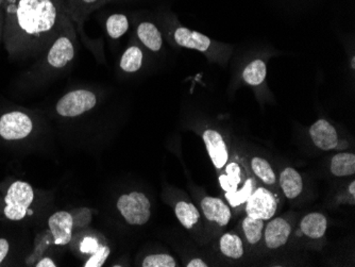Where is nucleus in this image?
I'll use <instances>...</instances> for the list:
<instances>
[{
	"label": "nucleus",
	"mask_w": 355,
	"mask_h": 267,
	"mask_svg": "<svg viewBox=\"0 0 355 267\" xmlns=\"http://www.w3.org/2000/svg\"><path fill=\"white\" fill-rule=\"evenodd\" d=\"M291 233L292 226L286 219L283 217L269 219V223L265 226L263 233L267 248L275 250L284 246L288 242Z\"/></svg>",
	"instance_id": "9b49d317"
},
{
	"label": "nucleus",
	"mask_w": 355,
	"mask_h": 267,
	"mask_svg": "<svg viewBox=\"0 0 355 267\" xmlns=\"http://www.w3.org/2000/svg\"><path fill=\"white\" fill-rule=\"evenodd\" d=\"M219 250L223 256L231 260H239L245 254L244 243L239 235L225 233L219 239Z\"/></svg>",
	"instance_id": "a211bd4d"
},
{
	"label": "nucleus",
	"mask_w": 355,
	"mask_h": 267,
	"mask_svg": "<svg viewBox=\"0 0 355 267\" xmlns=\"http://www.w3.org/2000/svg\"><path fill=\"white\" fill-rule=\"evenodd\" d=\"M245 205L247 216L262 219L264 222L272 218L278 210L276 197L264 187H259L253 191Z\"/></svg>",
	"instance_id": "6e6552de"
},
{
	"label": "nucleus",
	"mask_w": 355,
	"mask_h": 267,
	"mask_svg": "<svg viewBox=\"0 0 355 267\" xmlns=\"http://www.w3.org/2000/svg\"><path fill=\"white\" fill-rule=\"evenodd\" d=\"M251 169L257 178L261 179L266 185H273L277 182L276 175L270 163L260 157H254L251 160Z\"/></svg>",
	"instance_id": "a878e982"
},
{
	"label": "nucleus",
	"mask_w": 355,
	"mask_h": 267,
	"mask_svg": "<svg viewBox=\"0 0 355 267\" xmlns=\"http://www.w3.org/2000/svg\"><path fill=\"white\" fill-rule=\"evenodd\" d=\"M163 19L171 27H173V31H171V39L175 42V45L180 46L183 49H193V51L203 53H209L212 49V40L207 35L178 24L175 17H173V15H171V19H173V24L171 23L169 14H166L165 17H163Z\"/></svg>",
	"instance_id": "0eeeda50"
},
{
	"label": "nucleus",
	"mask_w": 355,
	"mask_h": 267,
	"mask_svg": "<svg viewBox=\"0 0 355 267\" xmlns=\"http://www.w3.org/2000/svg\"><path fill=\"white\" fill-rule=\"evenodd\" d=\"M327 228H328V221L327 217L321 213L314 212L305 215L300 223L301 232L313 240L324 238Z\"/></svg>",
	"instance_id": "dca6fc26"
},
{
	"label": "nucleus",
	"mask_w": 355,
	"mask_h": 267,
	"mask_svg": "<svg viewBox=\"0 0 355 267\" xmlns=\"http://www.w3.org/2000/svg\"><path fill=\"white\" fill-rule=\"evenodd\" d=\"M309 133L315 146L321 150H332L338 145L336 129L326 119H318L316 123H313Z\"/></svg>",
	"instance_id": "ddd939ff"
},
{
	"label": "nucleus",
	"mask_w": 355,
	"mask_h": 267,
	"mask_svg": "<svg viewBox=\"0 0 355 267\" xmlns=\"http://www.w3.org/2000/svg\"><path fill=\"white\" fill-rule=\"evenodd\" d=\"M187 267H207V263L205 261L201 260V259L196 258L189 261L187 265Z\"/></svg>",
	"instance_id": "473e14b6"
},
{
	"label": "nucleus",
	"mask_w": 355,
	"mask_h": 267,
	"mask_svg": "<svg viewBox=\"0 0 355 267\" xmlns=\"http://www.w3.org/2000/svg\"><path fill=\"white\" fill-rule=\"evenodd\" d=\"M130 28L129 17L123 13L111 14L105 21V30L112 40L121 39Z\"/></svg>",
	"instance_id": "393cba45"
},
{
	"label": "nucleus",
	"mask_w": 355,
	"mask_h": 267,
	"mask_svg": "<svg viewBox=\"0 0 355 267\" xmlns=\"http://www.w3.org/2000/svg\"><path fill=\"white\" fill-rule=\"evenodd\" d=\"M117 210L128 224L144 226L150 219L151 203L144 193H128L119 196Z\"/></svg>",
	"instance_id": "39448f33"
},
{
	"label": "nucleus",
	"mask_w": 355,
	"mask_h": 267,
	"mask_svg": "<svg viewBox=\"0 0 355 267\" xmlns=\"http://www.w3.org/2000/svg\"><path fill=\"white\" fill-rule=\"evenodd\" d=\"M355 58L353 57L352 58V62H351V65H352V69H355V65H354V63H355Z\"/></svg>",
	"instance_id": "e433bc0d"
},
{
	"label": "nucleus",
	"mask_w": 355,
	"mask_h": 267,
	"mask_svg": "<svg viewBox=\"0 0 355 267\" xmlns=\"http://www.w3.org/2000/svg\"><path fill=\"white\" fill-rule=\"evenodd\" d=\"M253 191H254V181H253V179L248 178L246 182L244 183V185L235 194H233L232 196L227 197V200L230 203L231 206L236 208V207L246 203L250 195L252 194Z\"/></svg>",
	"instance_id": "bb28decb"
},
{
	"label": "nucleus",
	"mask_w": 355,
	"mask_h": 267,
	"mask_svg": "<svg viewBox=\"0 0 355 267\" xmlns=\"http://www.w3.org/2000/svg\"><path fill=\"white\" fill-rule=\"evenodd\" d=\"M98 97L89 89H76L65 94L58 101L55 112L65 119L81 117L95 109Z\"/></svg>",
	"instance_id": "20e7f679"
},
{
	"label": "nucleus",
	"mask_w": 355,
	"mask_h": 267,
	"mask_svg": "<svg viewBox=\"0 0 355 267\" xmlns=\"http://www.w3.org/2000/svg\"><path fill=\"white\" fill-rule=\"evenodd\" d=\"M103 245L99 244L98 241L94 238H87L80 244V250L85 254H95Z\"/></svg>",
	"instance_id": "c756f323"
},
{
	"label": "nucleus",
	"mask_w": 355,
	"mask_h": 267,
	"mask_svg": "<svg viewBox=\"0 0 355 267\" xmlns=\"http://www.w3.org/2000/svg\"><path fill=\"white\" fill-rule=\"evenodd\" d=\"M3 0H0V45L3 44Z\"/></svg>",
	"instance_id": "72a5a7b5"
},
{
	"label": "nucleus",
	"mask_w": 355,
	"mask_h": 267,
	"mask_svg": "<svg viewBox=\"0 0 355 267\" xmlns=\"http://www.w3.org/2000/svg\"><path fill=\"white\" fill-rule=\"evenodd\" d=\"M266 63L263 60H253L243 71V80L251 87H259L266 79Z\"/></svg>",
	"instance_id": "5701e85b"
},
{
	"label": "nucleus",
	"mask_w": 355,
	"mask_h": 267,
	"mask_svg": "<svg viewBox=\"0 0 355 267\" xmlns=\"http://www.w3.org/2000/svg\"><path fill=\"white\" fill-rule=\"evenodd\" d=\"M175 214L181 225L189 230L195 228L200 221L198 209L189 201L181 200L175 203Z\"/></svg>",
	"instance_id": "6ab92c4d"
},
{
	"label": "nucleus",
	"mask_w": 355,
	"mask_h": 267,
	"mask_svg": "<svg viewBox=\"0 0 355 267\" xmlns=\"http://www.w3.org/2000/svg\"><path fill=\"white\" fill-rule=\"evenodd\" d=\"M114 1H123V0H105V5H107V3H114Z\"/></svg>",
	"instance_id": "c9c22d12"
},
{
	"label": "nucleus",
	"mask_w": 355,
	"mask_h": 267,
	"mask_svg": "<svg viewBox=\"0 0 355 267\" xmlns=\"http://www.w3.org/2000/svg\"><path fill=\"white\" fill-rule=\"evenodd\" d=\"M241 181V166L237 163L232 162L227 166L225 174L219 177L223 190L225 192V198L232 196L239 190V187Z\"/></svg>",
	"instance_id": "4be33fe9"
},
{
	"label": "nucleus",
	"mask_w": 355,
	"mask_h": 267,
	"mask_svg": "<svg viewBox=\"0 0 355 267\" xmlns=\"http://www.w3.org/2000/svg\"><path fill=\"white\" fill-rule=\"evenodd\" d=\"M209 159L217 169H223L228 163L229 151L223 135L218 131L207 129L202 135Z\"/></svg>",
	"instance_id": "9d476101"
},
{
	"label": "nucleus",
	"mask_w": 355,
	"mask_h": 267,
	"mask_svg": "<svg viewBox=\"0 0 355 267\" xmlns=\"http://www.w3.org/2000/svg\"><path fill=\"white\" fill-rule=\"evenodd\" d=\"M110 255V249L107 246H101L95 254L92 255L91 258L85 263L83 266L99 267L103 266L105 261Z\"/></svg>",
	"instance_id": "c85d7f7f"
},
{
	"label": "nucleus",
	"mask_w": 355,
	"mask_h": 267,
	"mask_svg": "<svg viewBox=\"0 0 355 267\" xmlns=\"http://www.w3.org/2000/svg\"><path fill=\"white\" fill-rule=\"evenodd\" d=\"M76 44H77V31L71 19L64 24L61 33L55 37L51 47L41 57L35 60L29 71L21 77V87H41L61 71L69 69L76 58Z\"/></svg>",
	"instance_id": "f03ea898"
},
{
	"label": "nucleus",
	"mask_w": 355,
	"mask_h": 267,
	"mask_svg": "<svg viewBox=\"0 0 355 267\" xmlns=\"http://www.w3.org/2000/svg\"><path fill=\"white\" fill-rule=\"evenodd\" d=\"M143 267H175L177 262L173 256L167 254H155L147 256L141 262Z\"/></svg>",
	"instance_id": "cd10ccee"
},
{
	"label": "nucleus",
	"mask_w": 355,
	"mask_h": 267,
	"mask_svg": "<svg viewBox=\"0 0 355 267\" xmlns=\"http://www.w3.org/2000/svg\"><path fill=\"white\" fill-rule=\"evenodd\" d=\"M35 121L29 113L12 110L0 117V137L6 141H19L31 135Z\"/></svg>",
	"instance_id": "423d86ee"
},
{
	"label": "nucleus",
	"mask_w": 355,
	"mask_h": 267,
	"mask_svg": "<svg viewBox=\"0 0 355 267\" xmlns=\"http://www.w3.org/2000/svg\"><path fill=\"white\" fill-rule=\"evenodd\" d=\"M201 210L209 222L214 223L217 226L225 227L230 223L231 213L228 205L217 197H205L201 200Z\"/></svg>",
	"instance_id": "4468645a"
},
{
	"label": "nucleus",
	"mask_w": 355,
	"mask_h": 267,
	"mask_svg": "<svg viewBox=\"0 0 355 267\" xmlns=\"http://www.w3.org/2000/svg\"><path fill=\"white\" fill-rule=\"evenodd\" d=\"M135 35L141 45L146 47L148 51L153 53H159L162 51L163 43H164L163 35L153 21L148 19L139 21L135 26Z\"/></svg>",
	"instance_id": "2eb2a0df"
},
{
	"label": "nucleus",
	"mask_w": 355,
	"mask_h": 267,
	"mask_svg": "<svg viewBox=\"0 0 355 267\" xmlns=\"http://www.w3.org/2000/svg\"><path fill=\"white\" fill-rule=\"evenodd\" d=\"M280 185L286 198L295 199L302 193L303 179L298 171L286 167L280 174Z\"/></svg>",
	"instance_id": "f3484780"
},
{
	"label": "nucleus",
	"mask_w": 355,
	"mask_h": 267,
	"mask_svg": "<svg viewBox=\"0 0 355 267\" xmlns=\"http://www.w3.org/2000/svg\"><path fill=\"white\" fill-rule=\"evenodd\" d=\"M11 250V244L5 238H0V265L5 262Z\"/></svg>",
	"instance_id": "7c9ffc66"
},
{
	"label": "nucleus",
	"mask_w": 355,
	"mask_h": 267,
	"mask_svg": "<svg viewBox=\"0 0 355 267\" xmlns=\"http://www.w3.org/2000/svg\"><path fill=\"white\" fill-rule=\"evenodd\" d=\"M73 218L67 211H58L48 219V229L57 246H65L73 238Z\"/></svg>",
	"instance_id": "1a4fd4ad"
},
{
	"label": "nucleus",
	"mask_w": 355,
	"mask_h": 267,
	"mask_svg": "<svg viewBox=\"0 0 355 267\" xmlns=\"http://www.w3.org/2000/svg\"><path fill=\"white\" fill-rule=\"evenodd\" d=\"M35 200L33 187L26 181L16 180L8 187L0 201V217L8 222H24L32 215Z\"/></svg>",
	"instance_id": "7ed1b4c3"
},
{
	"label": "nucleus",
	"mask_w": 355,
	"mask_h": 267,
	"mask_svg": "<svg viewBox=\"0 0 355 267\" xmlns=\"http://www.w3.org/2000/svg\"><path fill=\"white\" fill-rule=\"evenodd\" d=\"M3 44L14 62L46 53L69 19L63 0H3Z\"/></svg>",
	"instance_id": "f257e3e1"
},
{
	"label": "nucleus",
	"mask_w": 355,
	"mask_h": 267,
	"mask_svg": "<svg viewBox=\"0 0 355 267\" xmlns=\"http://www.w3.org/2000/svg\"><path fill=\"white\" fill-rule=\"evenodd\" d=\"M144 51L139 45H131L125 49L119 61L121 71L127 74H135L143 67Z\"/></svg>",
	"instance_id": "aec40b11"
},
{
	"label": "nucleus",
	"mask_w": 355,
	"mask_h": 267,
	"mask_svg": "<svg viewBox=\"0 0 355 267\" xmlns=\"http://www.w3.org/2000/svg\"><path fill=\"white\" fill-rule=\"evenodd\" d=\"M35 266L37 267H55L58 266L57 264H55V261L53 260L51 258H43L41 259V260L39 261V262L37 263V264L35 265Z\"/></svg>",
	"instance_id": "2f4dec72"
},
{
	"label": "nucleus",
	"mask_w": 355,
	"mask_h": 267,
	"mask_svg": "<svg viewBox=\"0 0 355 267\" xmlns=\"http://www.w3.org/2000/svg\"><path fill=\"white\" fill-rule=\"evenodd\" d=\"M330 169L335 177L352 176L355 174L354 153H337L331 161Z\"/></svg>",
	"instance_id": "412c9836"
},
{
	"label": "nucleus",
	"mask_w": 355,
	"mask_h": 267,
	"mask_svg": "<svg viewBox=\"0 0 355 267\" xmlns=\"http://www.w3.org/2000/svg\"><path fill=\"white\" fill-rule=\"evenodd\" d=\"M348 192L350 193L351 196H352V197L355 196V182H354V181H352V182L350 183V185H349Z\"/></svg>",
	"instance_id": "f704fd0d"
},
{
	"label": "nucleus",
	"mask_w": 355,
	"mask_h": 267,
	"mask_svg": "<svg viewBox=\"0 0 355 267\" xmlns=\"http://www.w3.org/2000/svg\"><path fill=\"white\" fill-rule=\"evenodd\" d=\"M63 3L73 25L81 29L89 15L105 5V0H63Z\"/></svg>",
	"instance_id": "f8f14e48"
},
{
	"label": "nucleus",
	"mask_w": 355,
	"mask_h": 267,
	"mask_svg": "<svg viewBox=\"0 0 355 267\" xmlns=\"http://www.w3.org/2000/svg\"><path fill=\"white\" fill-rule=\"evenodd\" d=\"M265 222L262 219L246 216L241 223V229L244 233L245 240L251 246H254L262 240Z\"/></svg>",
	"instance_id": "b1692460"
}]
</instances>
